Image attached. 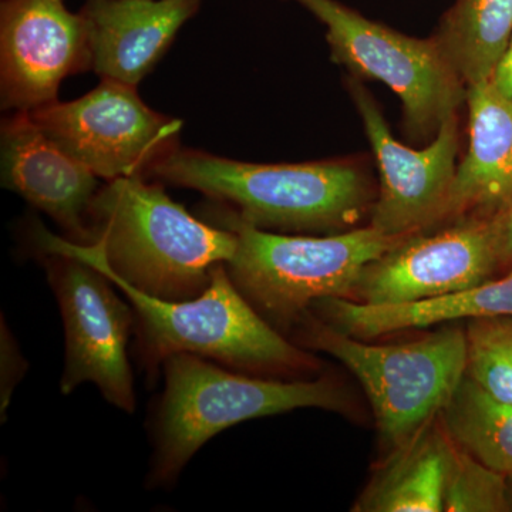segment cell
<instances>
[{"instance_id":"cell-5","label":"cell","mask_w":512,"mask_h":512,"mask_svg":"<svg viewBox=\"0 0 512 512\" xmlns=\"http://www.w3.org/2000/svg\"><path fill=\"white\" fill-rule=\"evenodd\" d=\"M134 309L141 357L150 372L178 353L235 369H298L308 356L269 325L232 282L227 266H215L210 286L197 298L165 301L111 281Z\"/></svg>"},{"instance_id":"cell-8","label":"cell","mask_w":512,"mask_h":512,"mask_svg":"<svg viewBox=\"0 0 512 512\" xmlns=\"http://www.w3.org/2000/svg\"><path fill=\"white\" fill-rule=\"evenodd\" d=\"M43 133L106 181L147 178L180 148L183 121L150 109L137 87L101 80L73 101L26 111Z\"/></svg>"},{"instance_id":"cell-26","label":"cell","mask_w":512,"mask_h":512,"mask_svg":"<svg viewBox=\"0 0 512 512\" xmlns=\"http://www.w3.org/2000/svg\"><path fill=\"white\" fill-rule=\"evenodd\" d=\"M508 322H510V325L512 326V318H507Z\"/></svg>"},{"instance_id":"cell-1","label":"cell","mask_w":512,"mask_h":512,"mask_svg":"<svg viewBox=\"0 0 512 512\" xmlns=\"http://www.w3.org/2000/svg\"><path fill=\"white\" fill-rule=\"evenodd\" d=\"M89 232L84 245L46 229L36 239L43 252H69L110 281L177 302L200 296L215 266L228 264L238 244L234 232L192 217L160 184L143 177L100 187L90 205Z\"/></svg>"},{"instance_id":"cell-12","label":"cell","mask_w":512,"mask_h":512,"mask_svg":"<svg viewBox=\"0 0 512 512\" xmlns=\"http://www.w3.org/2000/svg\"><path fill=\"white\" fill-rule=\"evenodd\" d=\"M82 15L64 0H3L0 6V99L3 110L30 111L57 100L60 84L90 72Z\"/></svg>"},{"instance_id":"cell-14","label":"cell","mask_w":512,"mask_h":512,"mask_svg":"<svg viewBox=\"0 0 512 512\" xmlns=\"http://www.w3.org/2000/svg\"><path fill=\"white\" fill-rule=\"evenodd\" d=\"M200 6L201 0H86L79 13L92 72L137 87Z\"/></svg>"},{"instance_id":"cell-7","label":"cell","mask_w":512,"mask_h":512,"mask_svg":"<svg viewBox=\"0 0 512 512\" xmlns=\"http://www.w3.org/2000/svg\"><path fill=\"white\" fill-rule=\"evenodd\" d=\"M295 2L326 26L335 62L357 76L387 84L402 99L406 128L413 136L436 137L441 124L457 116L467 86L436 36H404L338 0Z\"/></svg>"},{"instance_id":"cell-6","label":"cell","mask_w":512,"mask_h":512,"mask_svg":"<svg viewBox=\"0 0 512 512\" xmlns=\"http://www.w3.org/2000/svg\"><path fill=\"white\" fill-rule=\"evenodd\" d=\"M306 342L335 357L362 384L380 436L403 446L441 413L467 373L468 335L444 328L403 345L375 346L328 323H308Z\"/></svg>"},{"instance_id":"cell-2","label":"cell","mask_w":512,"mask_h":512,"mask_svg":"<svg viewBox=\"0 0 512 512\" xmlns=\"http://www.w3.org/2000/svg\"><path fill=\"white\" fill-rule=\"evenodd\" d=\"M147 178L200 191L254 227L284 231L348 227L370 197L365 175L346 161L254 164L183 147Z\"/></svg>"},{"instance_id":"cell-21","label":"cell","mask_w":512,"mask_h":512,"mask_svg":"<svg viewBox=\"0 0 512 512\" xmlns=\"http://www.w3.org/2000/svg\"><path fill=\"white\" fill-rule=\"evenodd\" d=\"M467 373L495 399L512 406V360L500 349L468 335Z\"/></svg>"},{"instance_id":"cell-16","label":"cell","mask_w":512,"mask_h":512,"mask_svg":"<svg viewBox=\"0 0 512 512\" xmlns=\"http://www.w3.org/2000/svg\"><path fill=\"white\" fill-rule=\"evenodd\" d=\"M332 328L357 339L376 338L397 330L426 328L460 319L512 318V269L500 279L464 291L399 305H369L346 298L313 302Z\"/></svg>"},{"instance_id":"cell-10","label":"cell","mask_w":512,"mask_h":512,"mask_svg":"<svg viewBox=\"0 0 512 512\" xmlns=\"http://www.w3.org/2000/svg\"><path fill=\"white\" fill-rule=\"evenodd\" d=\"M497 268L494 218L467 215L434 234L400 239L363 269L352 298L369 305L427 301L483 284Z\"/></svg>"},{"instance_id":"cell-20","label":"cell","mask_w":512,"mask_h":512,"mask_svg":"<svg viewBox=\"0 0 512 512\" xmlns=\"http://www.w3.org/2000/svg\"><path fill=\"white\" fill-rule=\"evenodd\" d=\"M444 511H510L507 476L485 466L470 453L456 446L444 491Z\"/></svg>"},{"instance_id":"cell-17","label":"cell","mask_w":512,"mask_h":512,"mask_svg":"<svg viewBox=\"0 0 512 512\" xmlns=\"http://www.w3.org/2000/svg\"><path fill=\"white\" fill-rule=\"evenodd\" d=\"M453 441L433 421L396 448L356 504L362 512H443Z\"/></svg>"},{"instance_id":"cell-18","label":"cell","mask_w":512,"mask_h":512,"mask_svg":"<svg viewBox=\"0 0 512 512\" xmlns=\"http://www.w3.org/2000/svg\"><path fill=\"white\" fill-rule=\"evenodd\" d=\"M512 36V0H457L439 35L466 86L490 82Z\"/></svg>"},{"instance_id":"cell-3","label":"cell","mask_w":512,"mask_h":512,"mask_svg":"<svg viewBox=\"0 0 512 512\" xmlns=\"http://www.w3.org/2000/svg\"><path fill=\"white\" fill-rule=\"evenodd\" d=\"M164 393L154 427L150 484L173 483L221 431L296 409L338 410L342 394L328 380L279 382L228 372L220 363L178 353L163 363Z\"/></svg>"},{"instance_id":"cell-25","label":"cell","mask_w":512,"mask_h":512,"mask_svg":"<svg viewBox=\"0 0 512 512\" xmlns=\"http://www.w3.org/2000/svg\"><path fill=\"white\" fill-rule=\"evenodd\" d=\"M507 494H508V507L512 511V474L507 476Z\"/></svg>"},{"instance_id":"cell-15","label":"cell","mask_w":512,"mask_h":512,"mask_svg":"<svg viewBox=\"0 0 512 512\" xmlns=\"http://www.w3.org/2000/svg\"><path fill=\"white\" fill-rule=\"evenodd\" d=\"M468 148L457 165L446 218L494 217L512 200V100L491 82L467 87Z\"/></svg>"},{"instance_id":"cell-9","label":"cell","mask_w":512,"mask_h":512,"mask_svg":"<svg viewBox=\"0 0 512 512\" xmlns=\"http://www.w3.org/2000/svg\"><path fill=\"white\" fill-rule=\"evenodd\" d=\"M45 254L66 336L60 390L70 394L80 384L93 383L107 402L134 413L136 393L127 356L136 320L133 306L121 301L103 272L79 256L64 251Z\"/></svg>"},{"instance_id":"cell-19","label":"cell","mask_w":512,"mask_h":512,"mask_svg":"<svg viewBox=\"0 0 512 512\" xmlns=\"http://www.w3.org/2000/svg\"><path fill=\"white\" fill-rule=\"evenodd\" d=\"M448 439L498 473L512 474V406L468 373L441 410Z\"/></svg>"},{"instance_id":"cell-23","label":"cell","mask_w":512,"mask_h":512,"mask_svg":"<svg viewBox=\"0 0 512 512\" xmlns=\"http://www.w3.org/2000/svg\"><path fill=\"white\" fill-rule=\"evenodd\" d=\"M493 218L495 228H497L500 266L512 268V200L508 202L503 211L495 214Z\"/></svg>"},{"instance_id":"cell-24","label":"cell","mask_w":512,"mask_h":512,"mask_svg":"<svg viewBox=\"0 0 512 512\" xmlns=\"http://www.w3.org/2000/svg\"><path fill=\"white\" fill-rule=\"evenodd\" d=\"M498 92L512 100V36L490 80Z\"/></svg>"},{"instance_id":"cell-11","label":"cell","mask_w":512,"mask_h":512,"mask_svg":"<svg viewBox=\"0 0 512 512\" xmlns=\"http://www.w3.org/2000/svg\"><path fill=\"white\" fill-rule=\"evenodd\" d=\"M349 89L380 174L370 225L390 237H407L444 220L457 171V116L441 124L429 147L413 150L392 136L382 110L362 84L350 79Z\"/></svg>"},{"instance_id":"cell-4","label":"cell","mask_w":512,"mask_h":512,"mask_svg":"<svg viewBox=\"0 0 512 512\" xmlns=\"http://www.w3.org/2000/svg\"><path fill=\"white\" fill-rule=\"evenodd\" d=\"M210 210L218 227L237 235L225 264L232 282L259 315L276 322L301 318L320 299L352 296L363 269L404 238L372 225L329 237L274 234L220 204Z\"/></svg>"},{"instance_id":"cell-13","label":"cell","mask_w":512,"mask_h":512,"mask_svg":"<svg viewBox=\"0 0 512 512\" xmlns=\"http://www.w3.org/2000/svg\"><path fill=\"white\" fill-rule=\"evenodd\" d=\"M2 184L55 220L69 241L89 242L99 177L43 133L26 111L2 123Z\"/></svg>"},{"instance_id":"cell-22","label":"cell","mask_w":512,"mask_h":512,"mask_svg":"<svg viewBox=\"0 0 512 512\" xmlns=\"http://www.w3.org/2000/svg\"><path fill=\"white\" fill-rule=\"evenodd\" d=\"M2 376H0V413L5 420V412L8 410L10 400L15 393L16 386L28 369V362L20 353L18 343L2 320Z\"/></svg>"}]
</instances>
